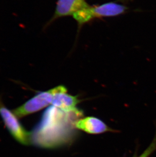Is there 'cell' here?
<instances>
[{
  "label": "cell",
  "mask_w": 156,
  "mask_h": 157,
  "mask_svg": "<svg viewBox=\"0 0 156 157\" xmlns=\"http://www.w3.org/2000/svg\"><path fill=\"white\" fill-rule=\"evenodd\" d=\"M89 6L85 0H58L54 13L47 25L59 18L72 16L80 9Z\"/></svg>",
  "instance_id": "cell-5"
},
{
  "label": "cell",
  "mask_w": 156,
  "mask_h": 157,
  "mask_svg": "<svg viewBox=\"0 0 156 157\" xmlns=\"http://www.w3.org/2000/svg\"><path fill=\"white\" fill-rule=\"evenodd\" d=\"M0 115L9 133L17 142L24 145L32 144L31 133L25 130L13 111L0 101Z\"/></svg>",
  "instance_id": "cell-2"
},
{
  "label": "cell",
  "mask_w": 156,
  "mask_h": 157,
  "mask_svg": "<svg viewBox=\"0 0 156 157\" xmlns=\"http://www.w3.org/2000/svg\"><path fill=\"white\" fill-rule=\"evenodd\" d=\"M72 17L77 21L79 26H82L84 24L90 22V21L95 18L92 6L90 5L77 11Z\"/></svg>",
  "instance_id": "cell-8"
},
{
  "label": "cell",
  "mask_w": 156,
  "mask_h": 157,
  "mask_svg": "<svg viewBox=\"0 0 156 157\" xmlns=\"http://www.w3.org/2000/svg\"><path fill=\"white\" fill-rule=\"evenodd\" d=\"M54 95L51 105L65 111L76 109L77 105L81 102L77 96H72L68 93V89L64 86L54 87Z\"/></svg>",
  "instance_id": "cell-4"
},
{
  "label": "cell",
  "mask_w": 156,
  "mask_h": 157,
  "mask_svg": "<svg viewBox=\"0 0 156 157\" xmlns=\"http://www.w3.org/2000/svg\"><path fill=\"white\" fill-rule=\"evenodd\" d=\"M75 127L78 130L90 134H99L115 131L102 121L93 117H87L79 119L76 122Z\"/></svg>",
  "instance_id": "cell-6"
},
{
  "label": "cell",
  "mask_w": 156,
  "mask_h": 157,
  "mask_svg": "<svg viewBox=\"0 0 156 157\" xmlns=\"http://www.w3.org/2000/svg\"><path fill=\"white\" fill-rule=\"evenodd\" d=\"M95 18L110 17L122 15L127 12L128 7L116 2H108L92 7Z\"/></svg>",
  "instance_id": "cell-7"
},
{
  "label": "cell",
  "mask_w": 156,
  "mask_h": 157,
  "mask_svg": "<svg viewBox=\"0 0 156 157\" xmlns=\"http://www.w3.org/2000/svg\"><path fill=\"white\" fill-rule=\"evenodd\" d=\"M155 151H156V126L155 136L152 142L140 156L137 157H150Z\"/></svg>",
  "instance_id": "cell-9"
},
{
  "label": "cell",
  "mask_w": 156,
  "mask_h": 157,
  "mask_svg": "<svg viewBox=\"0 0 156 157\" xmlns=\"http://www.w3.org/2000/svg\"><path fill=\"white\" fill-rule=\"evenodd\" d=\"M54 92V88L38 92L31 99L12 111L18 118H22L40 111L51 105Z\"/></svg>",
  "instance_id": "cell-3"
},
{
  "label": "cell",
  "mask_w": 156,
  "mask_h": 157,
  "mask_svg": "<svg viewBox=\"0 0 156 157\" xmlns=\"http://www.w3.org/2000/svg\"><path fill=\"white\" fill-rule=\"evenodd\" d=\"M82 111H65L52 105L31 132L32 144L45 148H54L69 144L75 136V123Z\"/></svg>",
  "instance_id": "cell-1"
}]
</instances>
